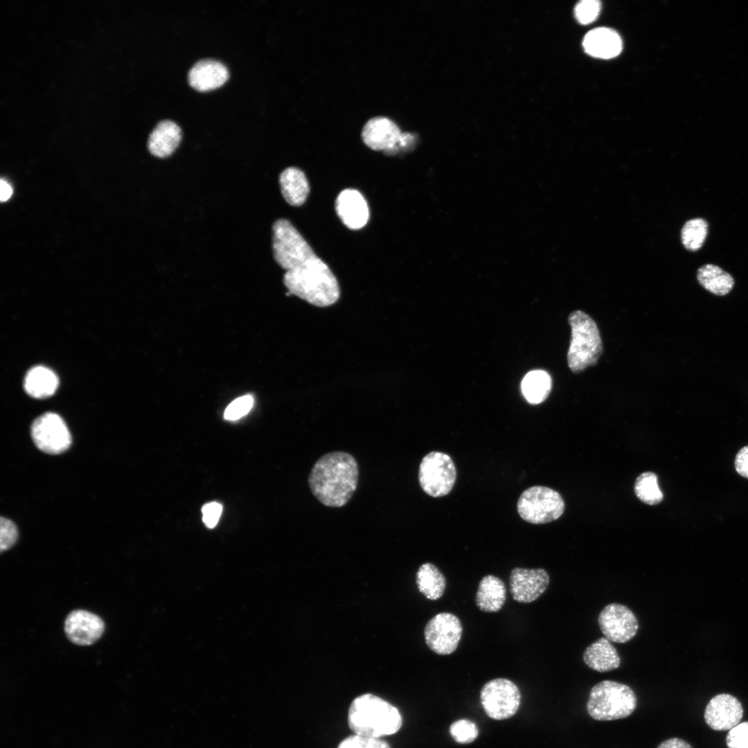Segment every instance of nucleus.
Listing matches in <instances>:
<instances>
[{"label": "nucleus", "mask_w": 748, "mask_h": 748, "mask_svg": "<svg viewBox=\"0 0 748 748\" xmlns=\"http://www.w3.org/2000/svg\"><path fill=\"white\" fill-rule=\"evenodd\" d=\"M582 44L587 53L602 59H610L617 56L623 46L619 35L608 28L591 30L584 37Z\"/></svg>", "instance_id": "nucleus-19"}, {"label": "nucleus", "mask_w": 748, "mask_h": 748, "mask_svg": "<svg viewBox=\"0 0 748 748\" xmlns=\"http://www.w3.org/2000/svg\"><path fill=\"white\" fill-rule=\"evenodd\" d=\"M279 184L283 197L290 205L299 206L305 202L310 186L301 170L296 167L287 168L279 175Z\"/></svg>", "instance_id": "nucleus-23"}, {"label": "nucleus", "mask_w": 748, "mask_h": 748, "mask_svg": "<svg viewBox=\"0 0 748 748\" xmlns=\"http://www.w3.org/2000/svg\"><path fill=\"white\" fill-rule=\"evenodd\" d=\"M697 279L705 290L717 296L727 294L734 285V279L731 274L712 264H706L700 267Z\"/></svg>", "instance_id": "nucleus-25"}, {"label": "nucleus", "mask_w": 748, "mask_h": 748, "mask_svg": "<svg viewBox=\"0 0 748 748\" xmlns=\"http://www.w3.org/2000/svg\"><path fill=\"white\" fill-rule=\"evenodd\" d=\"M571 339L567 353V362L576 374L596 364L603 353V343L595 321L580 311L572 312L568 318Z\"/></svg>", "instance_id": "nucleus-4"}, {"label": "nucleus", "mask_w": 748, "mask_h": 748, "mask_svg": "<svg viewBox=\"0 0 748 748\" xmlns=\"http://www.w3.org/2000/svg\"><path fill=\"white\" fill-rule=\"evenodd\" d=\"M637 699L627 685L604 680L594 685L587 702L589 715L599 721L625 718L636 707Z\"/></svg>", "instance_id": "nucleus-5"}, {"label": "nucleus", "mask_w": 748, "mask_h": 748, "mask_svg": "<svg viewBox=\"0 0 748 748\" xmlns=\"http://www.w3.org/2000/svg\"><path fill=\"white\" fill-rule=\"evenodd\" d=\"M657 748H693L692 746L685 740L678 738H672L667 739L661 742Z\"/></svg>", "instance_id": "nucleus-38"}, {"label": "nucleus", "mask_w": 748, "mask_h": 748, "mask_svg": "<svg viewBox=\"0 0 748 748\" xmlns=\"http://www.w3.org/2000/svg\"><path fill=\"white\" fill-rule=\"evenodd\" d=\"M283 283L287 295H295L319 308L335 304L340 296L338 281L329 267L316 256L303 265L286 271Z\"/></svg>", "instance_id": "nucleus-2"}, {"label": "nucleus", "mask_w": 748, "mask_h": 748, "mask_svg": "<svg viewBox=\"0 0 748 748\" xmlns=\"http://www.w3.org/2000/svg\"><path fill=\"white\" fill-rule=\"evenodd\" d=\"M363 142L371 149L395 154L400 148L411 145L413 138L401 132L398 125L385 116H375L368 120L362 127Z\"/></svg>", "instance_id": "nucleus-10"}, {"label": "nucleus", "mask_w": 748, "mask_h": 748, "mask_svg": "<svg viewBox=\"0 0 748 748\" xmlns=\"http://www.w3.org/2000/svg\"><path fill=\"white\" fill-rule=\"evenodd\" d=\"M519 516L534 524H546L559 518L564 510L562 496L545 486H533L524 490L517 504Z\"/></svg>", "instance_id": "nucleus-7"}, {"label": "nucleus", "mask_w": 748, "mask_h": 748, "mask_svg": "<svg viewBox=\"0 0 748 748\" xmlns=\"http://www.w3.org/2000/svg\"><path fill=\"white\" fill-rule=\"evenodd\" d=\"M600 7V3L597 0L581 1L576 6L575 16L582 24H590L598 17Z\"/></svg>", "instance_id": "nucleus-31"}, {"label": "nucleus", "mask_w": 748, "mask_h": 748, "mask_svg": "<svg viewBox=\"0 0 748 748\" xmlns=\"http://www.w3.org/2000/svg\"><path fill=\"white\" fill-rule=\"evenodd\" d=\"M181 138L180 127L173 121L159 122L149 135L148 148L155 157L165 158L178 147Z\"/></svg>", "instance_id": "nucleus-20"}, {"label": "nucleus", "mask_w": 748, "mask_h": 748, "mask_svg": "<svg viewBox=\"0 0 748 748\" xmlns=\"http://www.w3.org/2000/svg\"><path fill=\"white\" fill-rule=\"evenodd\" d=\"M18 532L15 524L10 519L1 517L0 522V551L3 552L16 542Z\"/></svg>", "instance_id": "nucleus-35"}, {"label": "nucleus", "mask_w": 748, "mask_h": 748, "mask_svg": "<svg viewBox=\"0 0 748 748\" xmlns=\"http://www.w3.org/2000/svg\"><path fill=\"white\" fill-rule=\"evenodd\" d=\"M726 743L728 748H748V722L739 723L731 729Z\"/></svg>", "instance_id": "nucleus-34"}, {"label": "nucleus", "mask_w": 748, "mask_h": 748, "mask_svg": "<svg viewBox=\"0 0 748 748\" xmlns=\"http://www.w3.org/2000/svg\"><path fill=\"white\" fill-rule=\"evenodd\" d=\"M348 720L356 735L375 738L394 734L402 725L400 713L395 706L369 693L353 700Z\"/></svg>", "instance_id": "nucleus-3"}, {"label": "nucleus", "mask_w": 748, "mask_h": 748, "mask_svg": "<svg viewBox=\"0 0 748 748\" xmlns=\"http://www.w3.org/2000/svg\"><path fill=\"white\" fill-rule=\"evenodd\" d=\"M416 585L419 591L427 599L435 600L443 596L446 580L434 564L426 562L421 564L417 571Z\"/></svg>", "instance_id": "nucleus-26"}, {"label": "nucleus", "mask_w": 748, "mask_h": 748, "mask_svg": "<svg viewBox=\"0 0 748 748\" xmlns=\"http://www.w3.org/2000/svg\"><path fill=\"white\" fill-rule=\"evenodd\" d=\"M337 748H390L389 744L380 738L353 735L342 740Z\"/></svg>", "instance_id": "nucleus-32"}, {"label": "nucleus", "mask_w": 748, "mask_h": 748, "mask_svg": "<svg viewBox=\"0 0 748 748\" xmlns=\"http://www.w3.org/2000/svg\"><path fill=\"white\" fill-rule=\"evenodd\" d=\"M188 79L194 89L206 91L222 85L229 78L226 66L213 59H203L197 62L190 69Z\"/></svg>", "instance_id": "nucleus-18"}, {"label": "nucleus", "mask_w": 748, "mask_h": 748, "mask_svg": "<svg viewBox=\"0 0 748 748\" xmlns=\"http://www.w3.org/2000/svg\"><path fill=\"white\" fill-rule=\"evenodd\" d=\"M272 249L276 262L286 271L293 269L317 256L311 247L285 219L272 226Z\"/></svg>", "instance_id": "nucleus-6"}, {"label": "nucleus", "mask_w": 748, "mask_h": 748, "mask_svg": "<svg viewBox=\"0 0 748 748\" xmlns=\"http://www.w3.org/2000/svg\"><path fill=\"white\" fill-rule=\"evenodd\" d=\"M634 489L636 496L648 505H656L664 498L658 486L657 476L651 472L640 474L635 481Z\"/></svg>", "instance_id": "nucleus-28"}, {"label": "nucleus", "mask_w": 748, "mask_h": 748, "mask_svg": "<svg viewBox=\"0 0 748 748\" xmlns=\"http://www.w3.org/2000/svg\"><path fill=\"white\" fill-rule=\"evenodd\" d=\"M359 480L356 459L349 453L335 451L325 454L314 464L308 477L312 495L323 505L345 506L355 492Z\"/></svg>", "instance_id": "nucleus-1"}, {"label": "nucleus", "mask_w": 748, "mask_h": 748, "mask_svg": "<svg viewBox=\"0 0 748 748\" xmlns=\"http://www.w3.org/2000/svg\"><path fill=\"white\" fill-rule=\"evenodd\" d=\"M57 375L47 367L37 366L29 370L25 376L24 389L35 398H47L53 395L57 386Z\"/></svg>", "instance_id": "nucleus-24"}, {"label": "nucleus", "mask_w": 748, "mask_h": 748, "mask_svg": "<svg viewBox=\"0 0 748 748\" xmlns=\"http://www.w3.org/2000/svg\"><path fill=\"white\" fill-rule=\"evenodd\" d=\"M506 598V587L499 578L493 575L482 578L476 594V604L480 610L497 612L504 606Z\"/></svg>", "instance_id": "nucleus-22"}, {"label": "nucleus", "mask_w": 748, "mask_h": 748, "mask_svg": "<svg viewBox=\"0 0 748 748\" xmlns=\"http://www.w3.org/2000/svg\"><path fill=\"white\" fill-rule=\"evenodd\" d=\"M708 233V224L702 218L687 221L682 229V241L684 247L692 251L700 249Z\"/></svg>", "instance_id": "nucleus-29"}, {"label": "nucleus", "mask_w": 748, "mask_h": 748, "mask_svg": "<svg viewBox=\"0 0 748 748\" xmlns=\"http://www.w3.org/2000/svg\"><path fill=\"white\" fill-rule=\"evenodd\" d=\"M105 624L101 617L85 609H75L66 617L64 630L66 638L78 645H90L104 633Z\"/></svg>", "instance_id": "nucleus-14"}, {"label": "nucleus", "mask_w": 748, "mask_h": 748, "mask_svg": "<svg viewBox=\"0 0 748 748\" xmlns=\"http://www.w3.org/2000/svg\"><path fill=\"white\" fill-rule=\"evenodd\" d=\"M598 623L605 637L612 642L624 643L637 633L639 623L627 606L611 603L600 612Z\"/></svg>", "instance_id": "nucleus-13"}, {"label": "nucleus", "mask_w": 748, "mask_h": 748, "mask_svg": "<svg viewBox=\"0 0 748 748\" xmlns=\"http://www.w3.org/2000/svg\"><path fill=\"white\" fill-rule=\"evenodd\" d=\"M734 465L736 472L740 476L748 479V445L738 451L735 458Z\"/></svg>", "instance_id": "nucleus-37"}, {"label": "nucleus", "mask_w": 748, "mask_h": 748, "mask_svg": "<svg viewBox=\"0 0 748 748\" xmlns=\"http://www.w3.org/2000/svg\"><path fill=\"white\" fill-rule=\"evenodd\" d=\"M549 576L544 569L515 567L510 575V591L513 598L521 603L537 600L547 589Z\"/></svg>", "instance_id": "nucleus-15"}, {"label": "nucleus", "mask_w": 748, "mask_h": 748, "mask_svg": "<svg viewBox=\"0 0 748 748\" xmlns=\"http://www.w3.org/2000/svg\"><path fill=\"white\" fill-rule=\"evenodd\" d=\"M742 715L743 709L740 701L727 693L713 697L704 711L706 723L715 731L730 730L739 724Z\"/></svg>", "instance_id": "nucleus-16"}, {"label": "nucleus", "mask_w": 748, "mask_h": 748, "mask_svg": "<svg viewBox=\"0 0 748 748\" xmlns=\"http://www.w3.org/2000/svg\"><path fill=\"white\" fill-rule=\"evenodd\" d=\"M456 471L451 457L440 452H431L420 464L418 480L422 490L433 497H443L452 490Z\"/></svg>", "instance_id": "nucleus-8"}, {"label": "nucleus", "mask_w": 748, "mask_h": 748, "mask_svg": "<svg viewBox=\"0 0 748 748\" xmlns=\"http://www.w3.org/2000/svg\"><path fill=\"white\" fill-rule=\"evenodd\" d=\"M12 194V188L11 185L5 179H1L0 181V199L1 202L8 201Z\"/></svg>", "instance_id": "nucleus-39"}, {"label": "nucleus", "mask_w": 748, "mask_h": 748, "mask_svg": "<svg viewBox=\"0 0 748 748\" xmlns=\"http://www.w3.org/2000/svg\"><path fill=\"white\" fill-rule=\"evenodd\" d=\"M582 659L589 668L599 673L615 670L621 664L617 650L606 637H601L587 647Z\"/></svg>", "instance_id": "nucleus-21"}, {"label": "nucleus", "mask_w": 748, "mask_h": 748, "mask_svg": "<svg viewBox=\"0 0 748 748\" xmlns=\"http://www.w3.org/2000/svg\"><path fill=\"white\" fill-rule=\"evenodd\" d=\"M253 403V398L249 395L241 396L232 402L226 408L224 417L228 420H235L246 415L251 409Z\"/></svg>", "instance_id": "nucleus-33"}, {"label": "nucleus", "mask_w": 748, "mask_h": 748, "mask_svg": "<svg viewBox=\"0 0 748 748\" xmlns=\"http://www.w3.org/2000/svg\"><path fill=\"white\" fill-rule=\"evenodd\" d=\"M452 737L459 743H469L478 736V729L474 723L468 720H458L449 727Z\"/></svg>", "instance_id": "nucleus-30"}, {"label": "nucleus", "mask_w": 748, "mask_h": 748, "mask_svg": "<svg viewBox=\"0 0 748 748\" xmlns=\"http://www.w3.org/2000/svg\"><path fill=\"white\" fill-rule=\"evenodd\" d=\"M202 519L208 528H213L217 524L222 512V506L217 502L205 504L202 508Z\"/></svg>", "instance_id": "nucleus-36"}, {"label": "nucleus", "mask_w": 748, "mask_h": 748, "mask_svg": "<svg viewBox=\"0 0 748 748\" xmlns=\"http://www.w3.org/2000/svg\"><path fill=\"white\" fill-rule=\"evenodd\" d=\"M463 627L459 618L449 612L435 615L424 630L427 645L434 652L447 655L454 652L461 641Z\"/></svg>", "instance_id": "nucleus-12"}, {"label": "nucleus", "mask_w": 748, "mask_h": 748, "mask_svg": "<svg viewBox=\"0 0 748 748\" xmlns=\"http://www.w3.org/2000/svg\"><path fill=\"white\" fill-rule=\"evenodd\" d=\"M30 434L37 447L50 454L64 452L71 443V436L65 422L52 412L36 418L31 425Z\"/></svg>", "instance_id": "nucleus-11"}, {"label": "nucleus", "mask_w": 748, "mask_h": 748, "mask_svg": "<svg viewBox=\"0 0 748 748\" xmlns=\"http://www.w3.org/2000/svg\"><path fill=\"white\" fill-rule=\"evenodd\" d=\"M551 387L550 375L542 370L528 373L522 382V391L531 404L542 402L549 394Z\"/></svg>", "instance_id": "nucleus-27"}, {"label": "nucleus", "mask_w": 748, "mask_h": 748, "mask_svg": "<svg viewBox=\"0 0 748 748\" xmlns=\"http://www.w3.org/2000/svg\"><path fill=\"white\" fill-rule=\"evenodd\" d=\"M481 702L486 713L495 720H504L513 716L520 704L517 686L506 678L492 679L483 686Z\"/></svg>", "instance_id": "nucleus-9"}, {"label": "nucleus", "mask_w": 748, "mask_h": 748, "mask_svg": "<svg viewBox=\"0 0 748 748\" xmlns=\"http://www.w3.org/2000/svg\"><path fill=\"white\" fill-rule=\"evenodd\" d=\"M335 210L343 224L352 230L364 226L369 218L368 207L363 195L357 190L345 189L337 196Z\"/></svg>", "instance_id": "nucleus-17"}]
</instances>
